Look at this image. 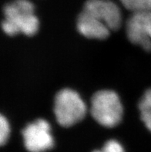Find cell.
<instances>
[{
    "instance_id": "1",
    "label": "cell",
    "mask_w": 151,
    "mask_h": 152,
    "mask_svg": "<svg viewBox=\"0 0 151 152\" xmlns=\"http://www.w3.org/2000/svg\"><path fill=\"white\" fill-rule=\"evenodd\" d=\"M2 28L10 37L23 33L32 37L39 29V20L34 13V6L29 0H13L4 7Z\"/></svg>"
},
{
    "instance_id": "2",
    "label": "cell",
    "mask_w": 151,
    "mask_h": 152,
    "mask_svg": "<svg viewBox=\"0 0 151 152\" xmlns=\"http://www.w3.org/2000/svg\"><path fill=\"white\" fill-rule=\"evenodd\" d=\"M90 105L91 115L100 125L111 128L120 123L123 109L120 97L114 91H98L92 96Z\"/></svg>"
},
{
    "instance_id": "3",
    "label": "cell",
    "mask_w": 151,
    "mask_h": 152,
    "mask_svg": "<svg viewBox=\"0 0 151 152\" xmlns=\"http://www.w3.org/2000/svg\"><path fill=\"white\" fill-rule=\"evenodd\" d=\"M54 114L59 125L69 127L84 118L86 106L77 92L63 89L56 94L54 100Z\"/></svg>"
},
{
    "instance_id": "4",
    "label": "cell",
    "mask_w": 151,
    "mask_h": 152,
    "mask_svg": "<svg viewBox=\"0 0 151 152\" xmlns=\"http://www.w3.org/2000/svg\"><path fill=\"white\" fill-rule=\"evenodd\" d=\"M23 142L29 152H45L54 146L50 124L44 119H38L29 124L22 131Z\"/></svg>"
},
{
    "instance_id": "5",
    "label": "cell",
    "mask_w": 151,
    "mask_h": 152,
    "mask_svg": "<svg viewBox=\"0 0 151 152\" xmlns=\"http://www.w3.org/2000/svg\"><path fill=\"white\" fill-rule=\"evenodd\" d=\"M126 31L132 43L141 46L146 51H150L151 12H132L126 22Z\"/></svg>"
},
{
    "instance_id": "6",
    "label": "cell",
    "mask_w": 151,
    "mask_h": 152,
    "mask_svg": "<svg viewBox=\"0 0 151 152\" xmlns=\"http://www.w3.org/2000/svg\"><path fill=\"white\" fill-rule=\"evenodd\" d=\"M82 10L100 19L110 30H117L122 23V15L117 5L109 0H87Z\"/></svg>"
},
{
    "instance_id": "7",
    "label": "cell",
    "mask_w": 151,
    "mask_h": 152,
    "mask_svg": "<svg viewBox=\"0 0 151 152\" xmlns=\"http://www.w3.org/2000/svg\"><path fill=\"white\" fill-rule=\"evenodd\" d=\"M77 26L82 36L90 39H104L109 37L111 31L100 19L84 10L79 15Z\"/></svg>"
},
{
    "instance_id": "8",
    "label": "cell",
    "mask_w": 151,
    "mask_h": 152,
    "mask_svg": "<svg viewBox=\"0 0 151 152\" xmlns=\"http://www.w3.org/2000/svg\"><path fill=\"white\" fill-rule=\"evenodd\" d=\"M141 120L151 132V89L146 91L139 102Z\"/></svg>"
},
{
    "instance_id": "9",
    "label": "cell",
    "mask_w": 151,
    "mask_h": 152,
    "mask_svg": "<svg viewBox=\"0 0 151 152\" xmlns=\"http://www.w3.org/2000/svg\"><path fill=\"white\" fill-rule=\"evenodd\" d=\"M120 2L132 12H151V0H120Z\"/></svg>"
},
{
    "instance_id": "10",
    "label": "cell",
    "mask_w": 151,
    "mask_h": 152,
    "mask_svg": "<svg viewBox=\"0 0 151 152\" xmlns=\"http://www.w3.org/2000/svg\"><path fill=\"white\" fill-rule=\"evenodd\" d=\"M10 134V127L7 119L3 115L0 117V144L4 145L8 141Z\"/></svg>"
},
{
    "instance_id": "11",
    "label": "cell",
    "mask_w": 151,
    "mask_h": 152,
    "mask_svg": "<svg viewBox=\"0 0 151 152\" xmlns=\"http://www.w3.org/2000/svg\"><path fill=\"white\" fill-rule=\"evenodd\" d=\"M102 150L105 152H125L123 147L116 140H109L103 145Z\"/></svg>"
},
{
    "instance_id": "12",
    "label": "cell",
    "mask_w": 151,
    "mask_h": 152,
    "mask_svg": "<svg viewBox=\"0 0 151 152\" xmlns=\"http://www.w3.org/2000/svg\"><path fill=\"white\" fill-rule=\"evenodd\" d=\"M93 152H105L103 150H96V151H93Z\"/></svg>"
}]
</instances>
